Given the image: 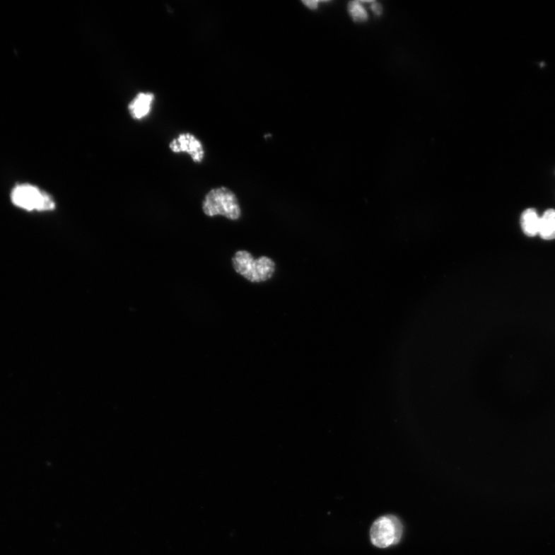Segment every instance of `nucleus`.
<instances>
[{
  "label": "nucleus",
  "mask_w": 555,
  "mask_h": 555,
  "mask_svg": "<svg viewBox=\"0 0 555 555\" xmlns=\"http://www.w3.org/2000/svg\"><path fill=\"white\" fill-rule=\"evenodd\" d=\"M348 11L352 19L356 23H363L368 19V15L361 2H350L348 5Z\"/></svg>",
  "instance_id": "9"
},
{
  "label": "nucleus",
  "mask_w": 555,
  "mask_h": 555,
  "mask_svg": "<svg viewBox=\"0 0 555 555\" xmlns=\"http://www.w3.org/2000/svg\"><path fill=\"white\" fill-rule=\"evenodd\" d=\"M155 98V95L150 92L138 93L128 105L132 117L136 121L147 117L151 113Z\"/></svg>",
  "instance_id": "6"
},
{
  "label": "nucleus",
  "mask_w": 555,
  "mask_h": 555,
  "mask_svg": "<svg viewBox=\"0 0 555 555\" xmlns=\"http://www.w3.org/2000/svg\"><path fill=\"white\" fill-rule=\"evenodd\" d=\"M11 199L15 206L28 211H50L56 207L54 200L49 194L30 185L16 186Z\"/></svg>",
  "instance_id": "4"
},
{
  "label": "nucleus",
  "mask_w": 555,
  "mask_h": 555,
  "mask_svg": "<svg viewBox=\"0 0 555 555\" xmlns=\"http://www.w3.org/2000/svg\"><path fill=\"white\" fill-rule=\"evenodd\" d=\"M404 534L401 520L395 515H385L375 520L370 529V540L378 549H388L399 543Z\"/></svg>",
  "instance_id": "3"
},
{
  "label": "nucleus",
  "mask_w": 555,
  "mask_h": 555,
  "mask_svg": "<svg viewBox=\"0 0 555 555\" xmlns=\"http://www.w3.org/2000/svg\"><path fill=\"white\" fill-rule=\"evenodd\" d=\"M169 148L175 153H187L196 163H200L204 158L203 144L191 133L179 134L170 141Z\"/></svg>",
  "instance_id": "5"
},
{
  "label": "nucleus",
  "mask_w": 555,
  "mask_h": 555,
  "mask_svg": "<svg viewBox=\"0 0 555 555\" xmlns=\"http://www.w3.org/2000/svg\"><path fill=\"white\" fill-rule=\"evenodd\" d=\"M541 216L534 209H526L520 217V226L524 233L529 237L539 235Z\"/></svg>",
  "instance_id": "7"
},
{
  "label": "nucleus",
  "mask_w": 555,
  "mask_h": 555,
  "mask_svg": "<svg viewBox=\"0 0 555 555\" xmlns=\"http://www.w3.org/2000/svg\"><path fill=\"white\" fill-rule=\"evenodd\" d=\"M319 3V1H314V0H310V1H303V4L312 11L317 10Z\"/></svg>",
  "instance_id": "10"
},
{
  "label": "nucleus",
  "mask_w": 555,
  "mask_h": 555,
  "mask_svg": "<svg viewBox=\"0 0 555 555\" xmlns=\"http://www.w3.org/2000/svg\"><path fill=\"white\" fill-rule=\"evenodd\" d=\"M203 211L209 217L225 216L230 220H238L241 216L235 194L225 187L211 190L203 202Z\"/></svg>",
  "instance_id": "2"
},
{
  "label": "nucleus",
  "mask_w": 555,
  "mask_h": 555,
  "mask_svg": "<svg viewBox=\"0 0 555 555\" xmlns=\"http://www.w3.org/2000/svg\"><path fill=\"white\" fill-rule=\"evenodd\" d=\"M233 267L239 275H241L251 283H263L270 279L276 270V264L267 256L255 259L251 253L247 251H238L233 259Z\"/></svg>",
  "instance_id": "1"
},
{
  "label": "nucleus",
  "mask_w": 555,
  "mask_h": 555,
  "mask_svg": "<svg viewBox=\"0 0 555 555\" xmlns=\"http://www.w3.org/2000/svg\"><path fill=\"white\" fill-rule=\"evenodd\" d=\"M544 240L555 239V209H549L541 216L539 235Z\"/></svg>",
  "instance_id": "8"
},
{
  "label": "nucleus",
  "mask_w": 555,
  "mask_h": 555,
  "mask_svg": "<svg viewBox=\"0 0 555 555\" xmlns=\"http://www.w3.org/2000/svg\"><path fill=\"white\" fill-rule=\"evenodd\" d=\"M370 6H371L373 12L375 14H377V15H380L381 14V13H382V7H381V6L379 4H378V3H373Z\"/></svg>",
  "instance_id": "11"
}]
</instances>
